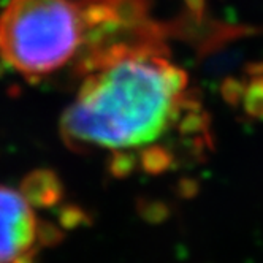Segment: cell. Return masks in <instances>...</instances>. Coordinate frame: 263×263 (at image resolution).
I'll return each mask as SVG.
<instances>
[{"instance_id":"cell-1","label":"cell","mask_w":263,"mask_h":263,"mask_svg":"<svg viewBox=\"0 0 263 263\" xmlns=\"http://www.w3.org/2000/svg\"><path fill=\"white\" fill-rule=\"evenodd\" d=\"M185 90V73L157 49L115 45L89 65L61 119L62 140L74 151L109 154L119 175L137 157L147 172H160L173 162L160 141L192 116Z\"/></svg>"},{"instance_id":"cell-2","label":"cell","mask_w":263,"mask_h":263,"mask_svg":"<svg viewBox=\"0 0 263 263\" xmlns=\"http://www.w3.org/2000/svg\"><path fill=\"white\" fill-rule=\"evenodd\" d=\"M90 30L87 10L73 0H8L0 14V54L27 78L68 64Z\"/></svg>"},{"instance_id":"cell-3","label":"cell","mask_w":263,"mask_h":263,"mask_svg":"<svg viewBox=\"0 0 263 263\" xmlns=\"http://www.w3.org/2000/svg\"><path fill=\"white\" fill-rule=\"evenodd\" d=\"M46 244V227L33 201L20 191L0 185V263H35Z\"/></svg>"},{"instance_id":"cell-4","label":"cell","mask_w":263,"mask_h":263,"mask_svg":"<svg viewBox=\"0 0 263 263\" xmlns=\"http://www.w3.org/2000/svg\"><path fill=\"white\" fill-rule=\"evenodd\" d=\"M0 55H2V54H0Z\"/></svg>"}]
</instances>
